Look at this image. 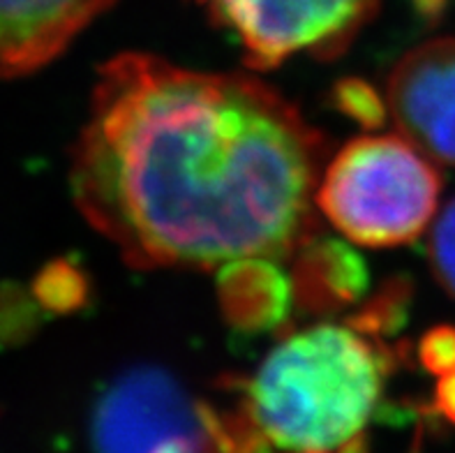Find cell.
Instances as JSON below:
<instances>
[{
  "instance_id": "1",
  "label": "cell",
  "mask_w": 455,
  "mask_h": 453,
  "mask_svg": "<svg viewBox=\"0 0 455 453\" xmlns=\"http://www.w3.org/2000/svg\"><path fill=\"white\" fill-rule=\"evenodd\" d=\"M322 155V134L261 81L121 53L98 72L72 197L134 269L284 259L317 227Z\"/></svg>"
},
{
  "instance_id": "2",
  "label": "cell",
  "mask_w": 455,
  "mask_h": 453,
  "mask_svg": "<svg viewBox=\"0 0 455 453\" xmlns=\"http://www.w3.org/2000/svg\"><path fill=\"white\" fill-rule=\"evenodd\" d=\"M393 363L377 333L317 324L275 344L238 400L271 451L368 453Z\"/></svg>"
},
{
  "instance_id": "3",
  "label": "cell",
  "mask_w": 455,
  "mask_h": 453,
  "mask_svg": "<svg viewBox=\"0 0 455 453\" xmlns=\"http://www.w3.org/2000/svg\"><path fill=\"white\" fill-rule=\"evenodd\" d=\"M442 178L423 150L398 134L358 137L335 155L317 185V208L368 247L411 243L430 227Z\"/></svg>"
},
{
  "instance_id": "4",
  "label": "cell",
  "mask_w": 455,
  "mask_h": 453,
  "mask_svg": "<svg viewBox=\"0 0 455 453\" xmlns=\"http://www.w3.org/2000/svg\"><path fill=\"white\" fill-rule=\"evenodd\" d=\"M222 409L199 400L167 370L130 368L91 414L92 453H218Z\"/></svg>"
},
{
  "instance_id": "5",
  "label": "cell",
  "mask_w": 455,
  "mask_h": 453,
  "mask_svg": "<svg viewBox=\"0 0 455 453\" xmlns=\"http://www.w3.org/2000/svg\"><path fill=\"white\" fill-rule=\"evenodd\" d=\"M231 33L252 68H275L296 53L333 58L363 28L377 0H196Z\"/></svg>"
},
{
  "instance_id": "6",
  "label": "cell",
  "mask_w": 455,
  "mask_h": 453,
  "mask_svg": "<svg viewBox=\"0 0 455 453\" xmlns=\"http://www.w3.org/2000/svg\"><path fill=\"white\" fill-rule=\"evenodd\" d=\"M387 109L403 137L444 165H455V37L430 40L393 68Z\"/></svg>"
},
{
  "instance_id": "7",
  "label": "cell",
  "mask_w": 455,
  "mask_h": 453,
  "mask_svg": "<svg viewBox=\"0 0 455 453\" xmlns=\"http://www.w3.org/2000/svg\"><path fill=\"white\" fill-rule=\"evenodd\" d=\"M116 0H0V79L52 63Z\"/></svg>"
},
{
  "instance_id": "8",
  "label": "cell",
  "mask_w": 455,
  "mask_h": 453,
  "mask_svg": "<svg viewBox=\"0 0 455 453\" xmlns=\"http://www.w3.org/2000/svg\"><path fill=\"white\" fill-rule=\"evenodd\" d=\"M220 269V303L234 327L264 331L284 320L294 303V282L277 269L275 259H236Z\"/></svg>"
},
{
  "instance_id": "9",
  "label": "cell",
  "mask_w": 455,
  "mask_h": 453,
  "mask_svg": "<svg viewBox=\"0 0 455 453\" xmlns=\"http://www.w3.org/2000/svg\"><path fill=\"white\" fill-rule=\"evenodd\" d=\"M299 253L294 296L299 294L307 305L352 303L365 289L363 259L342 243L317 241L312 246L310 239Z\"/></svg>"
},
{
  "instance_id": "10",
  "label": "cell",
  "mask_w": 455,
  "mask_h": 453,
  "mask_svg": "<svg viewBox=\"0 0 455 453\" xmlns=\"http://www.w3.org/2000/svg\"><path fill=\"white\" fill-rule=\"evenodd\" d=\"M430 262L439 285L455 296V199L442 211L430 234Z\"/></svg>"
},
{
  "instance_id": "11",
  "label": "cell",
  "mask_w": 455,
  "mask_h": 453,
  "mask_svg": "<svg viewBox=\"0 0 455 453\" xmlns=\"http://www.w3.org/2000/svg\"><path fill=\"white\" fill-rule=\"evenodd\" d=\"M335 100L345 114H349L356 121L365 123V125H379L387 107L377 98V93L370 86L361 84V81H345L335 91Z\"/></svg>"
},
{
  "instance_id": "12",
  "label": "cell",
  "mask_w": 455,
  "mask_h": 453,
  "mask_svg": "<svg viewBox=\"0 0 455 453\" xmlns=\"http://www.w3.org/2000/svg\"><path fill=\"white\" fill-rule=\"evenodd\" d=\"M421 363L433 375H444L455 366V328L439 327L426 333L421 343Z\"/></svg>"
},
{
  "instance_id": "13",
  "label": "cell",
  "mask_w": 455,
  "mask_h": 453,
  "mask_svg": "<svg viewBox=\"0 0 455 453\" xmlns=\"http://www.w3.org/2000/svg\"><path fill=\"white\" fill-rule=\"evenodd\" d=\"M435 405L446 421L455 425V366L439 375L437 389H435Z\"/></svg>"
}]
</instances>
